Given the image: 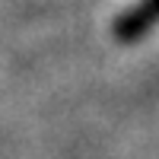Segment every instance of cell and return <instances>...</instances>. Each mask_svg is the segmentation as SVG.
Returning a JSON list of instances; mask_svg holds the SVG:
<instances>
[{"label": "cell", "mask_w": 159, "mask_h": 159, "mask_svg": "<svg viewBox=\"0 0 159 159\" xmlns=\"http://www.w3.org/2000/svg\"><path fill=\"white\" fill-rule=\"evenodd\" d=\"M156 22H159V0H140L137 7L124 10L121 16L115 19V38L124 42V45L140 42Z\"/></svg>", "instance_id": "cell-1"}]
</instances>
